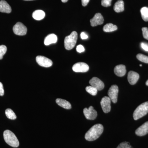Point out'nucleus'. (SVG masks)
<instances>
[{
	"instance_id": "9",
	"label": "nucleus",
	"mask_w": 148,
	"mask_h": 148,
	"mask_svg": "<svg viewBox=\"0 0 148 148\" xmlns=\"http://www.w3.org/2000/svg\"><path fill=\"white\" fill-rule=\"evenodd\" d=\"M89 66L83 62H78L73 66V71L76 73H85L89 70Z\"/></svg>"
},
{
	"instance_id": "21",
	"label": "nucleus",
	"mask_w": 148,
	"mask_h": 148,
	"mask_svg": "<svg viewBox=\"0 0 148 148\" xmlns=\"http://www.w3.org/2000/svg\"><path fill=\"white\" fill-rule=\"evenodd\" d=\"M117 27L116 25H114L111 23L107 24L103 27V31L105 32H114L117 30Z\"/></svg>"
},
{
	"instance_id": "20",
	"label": "nucleus",
	"mask_w": 148,
	"mask_h": 148,
	"mask_svg": "<svg viewBox=\"0 0 148 148\" xmlns=\"http://www.w3.org/2000/svg\"><path fill=\"white\" fill-rule=\"evenodd\" d=\"M45 16V12L42 10L35 11L32 14L33 18L36 20H41L43 19Z\"/></svg>"
},
{
	"instance_id": "38",
	"label": "nucleus",
	"mask_w": 148,
	"mask_h": 148,
	"mask_svg": "<svg viewBox=\"0 0 148 148\" xmlns=\"http://www.w3.org/2000/svg\"><path fill=\"white\" fill-rule=\"evenodd\" d=\"M140 66H141H141H142V64H140Z\"/></svg>"
},
{
	"instance_id": "1",
	"label": "nucleus",
	"mask_w": 148,
	"mask_h": 148,
	"mask_svg": "<svg viewBox=\"0 0 148 148\" xmlns=\"http://www.w3.org/2000/svg\"><path fill=\"white\" fill-rule=\"evenodd\" d=\"M103 130L104 127L102 124H95L86 133L85 138L87 141H94L100 137L103 133Z\"/></svg>"
},
{
	"instance_id": "28",
	"label": "nucleus",
	"mask_w": 148,
	"mask_h": 148,
	"mask_svg": "<svg viewBox=\"0 0 148 148\" xmlns=\"http://www.w3.org/2000/svg\"><path fill=\"white\" fill-rule=\"evenodd\" d=\"M112 1V0H102L101 5L103 7H105L110 6Z\"/></svg>"
},
{
	"instance_id": "31",
	"label": "nucleus",
	"mask_w": 148,
	"mask_h": 148,
	"mask_svg": "<svg viewBox=\"0 0 148 148\" xmlns=\"http://www.w3.org/2000/svg\"><path fill=\"white\" fill-rule=\"evenodd\" d=\"M141 47L146 51H148V44L146 43L142 42L141 44Z\"/></svg>"
},
{
	"instance_id": "19",
	"label": "nucleus",
	"mask_w": 148,
	"mask_h": 148,
	"mask_svg": "<svg viewBox=\"0 0 148 148\" xmlns=\"http://www.w3.org/2000/svg\"><path fill=\"white\" fill-rule=\"evenodd\" d=\"M124 2L123 1L119 0L115 3L114 5V10L118 13L123 12L124 10Z\"/></svg>"
},
{
	"instance_id": "8",
	"label": "nucleus",
	"mask_w": 148,
	"mask_h": 148,
	"mask_svg": "<svg viewBox=\"0 0 148 148\" xmlns=\"http://www.w3.org/2000/svg\"><path fill=\"white\" fill-rule=\"evenodd\" d=\"M84 114L86 119L93 120L96 119L97 116V112L93 108L92 106H90L88 108H85L84 109Z\"/></svg>"
},
{
	"instance_id": "18",
	"label": "nucleus",
	"mask_w": 148,
	"mask_h": 148,
	"mask_svg": "<svg viewBox=\"0 0 148 148\" xmlns=\"http://www.w3.org/2000/svg\"><path fill=\"white\" fill-rule=\"evenodd\" d=\"M56 101L58 106H61L64 109L69 110L71 108V103L66 100L61 99V98H57Z\"/></svg>"
},
{
	"instance_id": "29",
	"label": "nucleus",
	"mask_w": 148,
	"mask_h": 148,
	"mask_svg": "<svg viewBox=\"0 0 148 148\" xmlns=\"http://www.w3.org/2000/svg\"><path fill=\"white\" fill-rule=\"evenodd\" d=\"M142 31L144 38L148 40V28L147 27H143L142 29Z\"/></svg>"
},
{
	"instance_id": "13",
	"label": "nucleus",
	"mask_w": 148,
	"mask_h": 148,
	"mask_svg": "<svg viewBox=\"0 0 148 148\" xmlns=\"http://www.w3.org/2000/svg\"><path fill=\"white\" fill-rule=\"evenodd\" d=\"M139 77H140V75L138 73L132 71H130L128 73L127 80L130 84L134 85L138 81Z\"/></svg>"
},
{
	"instance_id": "11",
	"label": "nucleus",
	"mask_w": 148,
	"mask_h": 148,
	"mask_svg": "<svg viewBox=\"0 0 148 148\" xmlns=\"http://www.w3.org/2000/svg\"><path fill=\"white\" fill-rule=\"evenodd\" d=\"M89 84L92 87L95 88L98 90H103L105 87L104 83L96 77L92 78L89 81Z\"/></svg>"
},
{
	"instance_id": "15",
	"label": "nucleus",
	"mask_w": 148,
	"mask_h": 148,
	"mask_svg": "<svg viewBox=\"0 0 148 148\" xmlns=\"http://www.w3.org/2000/svg\"><path fill=\"white\" fill-rule=\"evenodd\" d=\"M114 72L116 75L118 77H123L126 73L125 66L123 65L116 66L114 69Z\"/></svg>"
},
{
	"instance_id": "26",
	"label": "nucleus",
	"mask_w": 148,
	"mask_h": 148,
	"mask_svg": "<svg viewBox=\"0 0 148 148\" xmlns=\"http://www.w3.org/2000/svg\"><path fill=\"white\" fill-rule=\"evenodd\" d=\"M7 50V48L6 46L0 45V60L2 59L3 56L6 53Z\"/></svg>"
},
{
	"instance_id": "10",
	"label": "nucleus",
	"mask_w": 148,
	"mask_h": 148,
	"mask_svg": "<svg viewBox=\"0 0 148 148\" xmlns=\"http://www.w3.org/2000/svg\"><path fill=\"white\" fill-rule=\"evenodd\" d=\"M110 98L109 97L105 96L102 98L101 102V104L103 110L105 113H108L111 110Z\"/></svg>"
},
{
	"instance_id": "12",
	"label": "nucleus",
	"mask_w": 148,
	"mask_h": 148,
	"mask_svg": "<svg viewBox=\"0 0 148 148\" xmlns=\"http://www.w3.org/2000/svg\"><path fill=\"white\" fill-rule=\"evenodd\" d=\"M104 20V18L101 13L95 14L94 17L90 20V25L93 27L101 25L103 24Z\"/></svg>"
},
{
	"instance_id": "36",
	"label": "nucleus",
	"mask_w": 148,
	"mask_h": 148,
	"mask_svg": "<svg viewBox=\"0 0 148 148\" xmlns=\"http://www.w3.org/2000/svg\"><path fill=\"white\" fill-rule=\"evenodd\" d=\"M146 85L148 86V80L147 81V82H146Z\"/></svg>"
},
{
	"instance_id": "24",
	"label": "nucleus",
	"mask_w": 148,
	"mask_h": 148,
	"mask_svg": "<svg viewBox=\"0 0 148 148\" xmlns=\"http://www.w3.org/2000/svg\"><path fill=\"white\" fill-rule=\"evenodd\" d=\"M86 90L88 92L90 93V95H95L97 94L98 90L95 88L92 87V86H88L86 88Z\"/></svg>"
},
{
	"instance_id": "17",
	"label": "nucleus",
	"mask_w": 148,
	"mask_h": 148,
	"mask_svg": "<svg viewBox=\"0 0 148 148\" xmlns=\"http://www.w3.org/2000/svg\"><path fill=\"white\" fill-rule=\"evenodd\" d=\"M57 36L54 34H51L46 37L44 40V44L45 45H49L51 44L56 43L57 41Z\"/></svg>"
},
{
	"instance_id": "34",
	"label": "nucleus",
	"mask_w": 148,
	"mask_h": 148,
	"mask_svg": "<svg viewBox=\"0 0 148 148\" xmlns=\"http://www.w3.org/2000/svg\"><path fill=\"white\" fill-rule=\"evenodd\" d=\"M90 0H82V3L83 6H86L87 5Z\"/></svg>"
},
{
	"instance_id": "2",
	"label": "nucleus",
	"mask_w": 148,
	"mask_h": 148,
	"mask_svg": "<svg viewBox=\"0 0 148 148\" xmlns=\"http://www.w3.org/2000/svg\"><path fill=\"white\" fill-rule=\"evenodd\" d=\"M3 137L5 143L11 147L16 148L19 146L18 139L14 133L10 130H5L3 132Z\"/></svg>"
},
{
	"instance_id": "27",
	"label": "nucleus",
	"mask_w": 148,
	"mask_h": 148,
	"mask_svg": "<svg viewBox=\"0 0 148 148\" xmlns=\"http://www.w3.org/2000/svg\"><path fill=\"white\" fill-rule=\"evenodd\" d=\"M116 148H132V147L129 143L124 142L120 144Z\"/></svg>"
},
{
	"instance_id": "30",
	"label": "nucleus",
	"mask_w": 148,
	"mask_h": 148,
	"mask_svg": "<svg viewBox=\"0 0 148 148\" xmlns=\"http://www.w3.org/2000/svg\"><path fill=\"white\" fill-rule=\"evenodd\" d=\"M76 49L77 51L78 52H79V53H82V52H84L85 51L84 47L82 45H78Z\"/></svg>"
},
{
	"instance_id": "33",
	"label": "nucleus",
	"mask_w": 148,
	"mask_h": 148,
	"mask_svg": "<svg viewBox=\"0 0 148 148\" xmlns=\"http://www.w3.org/2000/svg\"><path fill=\"white\" fill-rule=\"evenodd\" d=\"M81 38L82 39V40L86 39L88 38V35L86 34V33H85L84 32H82V33L81 34Z\"/></svg>"
},
{
	"instance_id": "37",
	"label": "nucleus",
	"mask_w": 148,
	"mask_h": 148,
	"mask_svg": "<svg viewBox=\"0 0 148 148\" xmlns=\"http://www.w3.org/2000/svg\"><path fill=\"white\" fill-rule=\"evenodd\" d=\"M24 1H34V0H24Z\"/></svg>"
},
{
	"instance_id": "14",
	"label": "nucleus",
	"mask_w": 148,
	"mask_h": 148,
	"mask_svg": "<svg viewBox=\"0 0 148 148\" xmlns=\"http://www.w3.org/2000/svg\"><path fill=\"white\" fill-rule=\"evenodd\" d=\"M148 133V121L142 125L135 131V134L139 136H143Z\"/></svg>"
},
{
	"instance_id": "7",
	"label": "nucleus",
	"mask_w": 148,
	"mask_h": 148,
	"mask_svg": "<svg viewBox=\"0 0 148 148\" xmlns=\"http://www.w3.org/2000/svg\"><path fill=\"white\" fill-rule=\"evenodd\" d=\"M36 61L40 66L45 68L50 67L53 64V62L51 60L42 56H37L36 58Z\"/></svg>"
},
{
	"instance_id": "5",
	"label": "nucleus",
	"mask_w": 148,
	"mask_h": 148,
	"mask_svg": "<svg viewBox=\"0 0 148 148\" xmlns=\"http://www.w3.org/2000/svg\"><path fill=\"white\" fill-rule=\"evenodd\" d=\"M13 31L15 34L18 36H24L27 34V29L26 26L22 23L18 22L14 26Z\"/></svg>"
},
{
	"instance_id": "3",
	"label": "nucleus",
	"mask_w": 148,
	"mask_h": 148,
	"mask_svg": "<svg viewBox=\"0 0 148 148\" xmlns=\"http://www.w3.org/2000/svg\"><path fill=\"white\" fill-rule=\"evenodd\" d=\"M77 33L76 32H72L71 35L67 36L64 40V46L68 50L73 49L76 44L77 40Z\"/></svg>"
},
{
	"instance_id": "4",
	"label": "nucleus",
	"mask_w": 148,
	"mask_h": 148,
	"mask_svg": "<svg viewBox=\"0 0 148 148\" xmlns=\"http://www.w3.org/2000/svg\"><path fill=\"white\" fill-rule=\"evenodd\" d=\"M148 113V101L140 105L133 113V118L135 120L140 119Z\"/></svg>"
},
{
	"instance_id": "35",
	"label": "nucleus",
	"mask_w": 148,
	"mask_h": 148,
	"mask_svg": "<svg viewBox=\"0 0 148 148\" xmlns=\"http://www.w3.org/2000/svg\"><path fill=\"white\" fill-rule=\"evenodd\" d=\"M61 1L63 3H66L67 2V1H68V0H61Z\"/></svg>"
},
{
	"instance_id": "6",
	"label": "nucleus",
	"mask_w": 148,
	"mask_h": 148,
	"mask_svg": "<svg viewBox=\"0 0 148 148\" xmlns=\"http://www.w3.org/2000/svg\"><path fill=\"white\" fill-rule=\"evenodd\" d=\"M118 92L119 88L116 85H112L109 89L108 95L111 101L114 103H116L117 101Z\"/></svg>"
},
{
	"instance_id": "25",
	"label": "nucleus",
	"mask_w": 148,
	"mask_h": 148,
	"mask_svg": "<svg viewBox=\"0 0 148 148\" xmlns=\"http://www.w3.org/2000/svg\"><path fill=\"white\" fill-rule=\"evenodd\" d=\"M137 58L138 60L143 63L148 64V56L143 54L139 53L137 55Z\"/></svg>"
},
{
	"instance_id": "23",
	"label": "nucleus",
	"mask_w": 148,
	"mask_h": 148,
	"mask_svg": "<svg viewBox=\"0 0 148 148\" xmlns=\"http://www.w3.org/2000/svg\"><path fill=\"white\" fill-rule=\"evenodd\" d=\"M141 15L143 20L145 21H148V8L143 7L141 8Z\"/></svg>"
},
{
	"instance_id": "22",
	"label": "nucleus",
	"mask_w": 148,
	"mask_h": 148,
	"mask_svg": "<svg viewBox=\"0 0 148 148\" xmlns=\"http://www.w3.org/2000/svg\"><path fill=\"white\" fill-rule=\"evenodd\" d=\"M5 114L6 116L9 119L14 120L16 118V114L11 109H6L5 111Z\"/></svg>"
},
{
	"instance_id": "16",
	"label": "nucleus",
	"mask_w": 148,
	"mask_h": 148,
	"mask_svg": "<svg viewBox=\"0 0 148 148\" xmlns=\"http://www.w3.org/2000/svg\"><path fill=\"white\" fill-rule=\"evenodd\" d=\"M12 11L10 5L5 1H0V12L4 13H10Z\"/></svg>"
},
{
	"instance_id": "32",
	"label": "nucleus",
	"mask_w": 148,
	"mask_h": 148,
	"mask_svg": "<svg viewBox=\"0 0 148 148\" xmlns=\"http://www.w3.org/2000/svg\"><path fill=\"white\" fill-rule=\"evenodd\" d=\"M4 94V90L3 86L1 82H0V95L3 96Z\"/></svg>"
}]
</instances>
